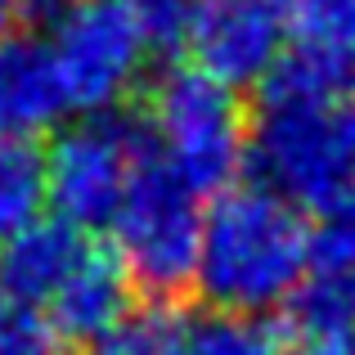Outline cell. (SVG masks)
Segmentation results:
<instances>
[{"mask_svg":"<svg viewBox=\"0 0 355 355\" xmlns=\"http://www.w3.org/2000/svg\"><path fill=\"white\" fill-rule=\"evenodd\" d=\"M77 5H86V0H23V9H27V14H36V18H50V23L68 18Z\"/></svg>","mask_w":355,"mask_h":355,"instance_id":"19","label":"cell"},{"mask_svg":"<svg viewBox=\"0 0 355 355\" xmlns=\"http://www.w3.org/2000/svg\"><path fill=\"white\" fill-rule=\"evenodd\" d=\"M288 320L302 338H355V270L311 266L288 297Z\"/></svg>","mask_w":355,"mask_h":355,"instance_id":"11","label":"cell"},{"mask_svg":"<svg viewBox=\"0 0 355 355\" xmlns=\"http://www.w3.org/2000/svg\"><path fill=\"white\" fill-rule=\"evenodd\" d=\"M297 9L288 0H189L184 50L193 68L225 81L230 90L270 81L293 50Z\"/></svg>","mask_w":355,"mask_h":355,"instance_id":"7","label":"cell"},{"mask_svg":"<svg viewBox=\"0 0 355 355\" xmlns=\"http://www.w3.org/2000/svg\"><path fill=\"white\" fill-rule=\"evenodd\" d=\"M45 202V153H36L32 139L0 135V243L23 225L41 220Z\"/></svg>","mask_w":355,"mask_h":355,"instance_id":"13","label":"cell"},{"mask_svg":"<svg viewBox=\"0 0 355 355\" xmlns=\"http://www.w3.org/2000/svg\"><path fill=\"white\" fill-rule=\"evenodd\" d=\"M288 355H355V338H302V347Z\"/></svg>","mask_w":355,"mask_h":355,"instance_id":"18","label":"cell"},{"mask_svg":"<svg viewBox=\"0 0 355 355\" xmlns=\"http://www.w3.org/2000/svg\"><path fill=\"white\" fill-rule=\"evenodd\" d=\"M198 198V189H189L153 148H144L135 180L108 225L121 270L130 275V284L148 288L157 302L184 293L198 275L202 225H207V211Z\"/></svg>","mask_w":355,"mask_h":355,"instance_id":"3","label":"cell"},{"mask_svg":"<svg viewBox=\"0 0 355 355\" xmlns=\"http://www.w3.org/2000/svg\"><path fill=\"white\" fill-rule=\"evenodd\" d=\"M0 355H68V342L41 315L0 302Z\"/></svg>","mask_w":355,"mask_h":355,"instance_id":"17","label":"cell"},{"mask_svg":"<svg viewBox=\"0 0 355 355\" xmlns=\"http://www.w3.org/2000/svg\"><path fill=\"white\" fill-rule=\"evenodd\" d=\"M18 5H23V0H0V41H5V27H9V18H14Z\"/></svg>","mask_w":355,"mask_h":355,"instance_id":"20","label":"cell"},{"mask_svg":"<svg viewBox=\"0 0 355 355\" xmlns=\"http://www.w3.org/2000/svg\"><path fill=\"white\" fill-rule=\"evenodd\" d=\"M144 148V130L130 121L108 113L81 117L77 126L59 130L54 144L45 148V202L81 234L113 225Z\"/></svg>","mask_w":355,"mask_h":355,"instance_id":"5","label":"cell"},{"mask_svg":"<svg viewBox=\"0 0 355 355\" xmlns=\"http://www.w3.org/2000/svg\"><path fill=\"white\" fill-rule=\"evenodd\" d=\"M68 108L72 99L50 45L27 36L0 41V135L32 139L59 126Z\"/></svg>","mask_w":355,"mask_h":355,"instance_id":"9","label":"cell"},{"mask_svg":"<svg viewBox=\"0 0 355 355\" xmlns=\"http://www.w3.org/2000/svg\"><path fill=\"white\" fill-rule=\"evenodd\" d=\"M157 157L189 189L225 193L248 162L252 130L243 121L239 95L202 68H171L148 99Z\"/></svg>","mask_w":355,"mask_h":355,"instance_id":"4","label":"cell"},{"mask_svg":"<svg viewBox=\"0 0 355 355\" xmlns=\"http://www.w3.org/2000/svg\"><path fill=\"white\" fill-rule=\"evenodd\" d=\"M130 311V275L117 257L90 248V257L77 266V275L63 284L54 306L45 311V324L63 342H95Z\"/></svg>","mask_w":355,"mask_h":355,"instance_id":"10","label":"cell"},{"mask_svg":"<svg viewBox=\"0 0 355 355\" xmlns=\"http://www.w3.org/2000/svg\"><path fill=\"white\" fill-rule=\"evenodd\" d=\"M248 157L261 184L293 207L329 211L355 193V99L293 104L266 99Z\"/></svg>","mask_w":355,"mask_h":355,"instance_id":"2","label":"cell"},{"mask_svg":"<svg viewBox=\"0 0 355 355\" xmlns=\"http://www.w3.org/2000/svg\"><path fill=\"white\" fill-rule=\"evenodd\" d=\"M311 266H329V270H355V193L342 198L338 207L320 211L315 225V252Z\"/></svg>","mask_w":355,"mask_h":355,"instance_id":"16","label":"cell"},{"mask_svg":"<svg viewBox=\"0 0 355 355\" xmlns=\"http://www.w3.org/2000/svg\"><path fill=\"white\" fill-rule=\"evenodd\" d=\"M90 257V243L68 220H32L0 243V302L18 311H50L77 266Z\"/></svg>","mask_w":355,"mask_h":355,"instance_id":"8","label":"cell"},{"mask_svg":"<svg viewBox=\"0 0 355 355\" xmlns=\"http://www.w3.org/2000/svg\"><path fill=\"white\" fill-rule=\"evenodd\" d=\"M50 50L72 108L99 117L135 90L148 68L153 41L139 0H86L54 23Z\"/></svg>","mask_w":355,"mask_h":355,"instance_id":"6","label":"cell"},{"mask_svg":"<svg viewBox=\"0 0 355 355\" xmlns=\"http://www.w3.org/2000/svg\"><path fill=\"white\" fill-rule=\"evenodd\" d=\"M315 230L302 220V207L257 189H225L202 225L198 257V293L211 311H248L266 315L270 306L288 302L311 275Z\"/></svg>","mask_w":355,"mask_h":355,"instance_id":"1","label":"cell"},{"mask_svg":"<svg viewBox=\"0 0 355 355\" xmlns=\"http://www.w3.org/2000/svg\"><path fill=\"white\" fill-rule=\"evenodd\" d=\"M297 45L355 81V0H302Z\"/></svg>","mask_w":355,"mask_h":355,"instance_id":"15","label":"cell"},{"mask_svg":"<svg viewBox=\"0 0 355 355\" xmlns=\"http://www.w3.org/2000/svg\"><path fill=\"white\" fill-rule=\"evenodd\" d=\"M189 355H288L284 329L266 315L207 311L189 324Z\"/></svg>","mask_w":355,"mask_h":355,"instance_id":"14","label":"cell"},{"mask_svg":"<svg viewBox=\"0 0 355 355\" xmlns=\"http://www.w3.org/2000/svg\"><path fill=\"white\" fill-rule=\"evenodd\" d=\"M86 355H189V320L166 302L130 306L104 338L90 342Z\"/></svg>","mask_w":355,"mask_h":355,"instance_id":"12","label":"cell"}]
</instances>
